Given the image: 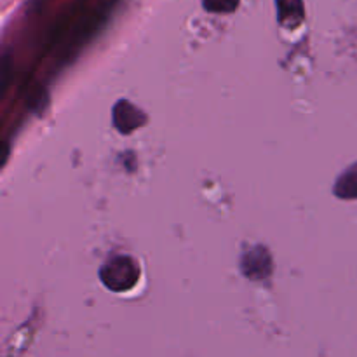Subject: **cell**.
Listing matches in <instances>:
<instances>
[{
    "label": "cell",
    "instance_id": "obj_1",
    "mask_svg": "<svg viewBox=\"0 0 357 357\" xmlns=\"http://www.w3.org/2000/svg\"><path fill=\"white\" fill-rule=\"evenodd\" d=\"M202 3L211 13H232L239 6V0H202Z\"/></svg>",
    "mask_w": 357,
    "mask_h": 357
}]
</instances>
